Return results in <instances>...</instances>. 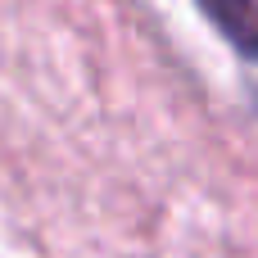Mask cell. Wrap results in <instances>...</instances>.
Returning <instances> with one entry per match:
<instances>
[{
  "mask_svg": "<svg viewBox=\"0 0 258 258\" xmlns=\"http://www.w3.org/2000/svg\"><path fill=\"white\" fill-rule=\"evenodd\" d=\"M200 9L222 27V36L240 54L258 59V0H200Z\"/></svg>",
  "mask_w": 258,
  "mask_h": 258,
  "instance_id": "obj_1",
  "label": "cell"
}]
</instances>
